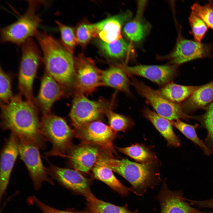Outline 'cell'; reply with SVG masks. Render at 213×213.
I'll return each mask as SVG.
<instances>
[{
    "mask_svg": "<svg viewBox=\"0 0 213 213\" xmlns=\"http://www.w3.org/2000/svg\"><path fill=\"white\" fill-rule=\"evenodd\" d=\"M76 33L78 43L83 47L92 38L97 36L94 24L87 23L80 24L77 28Z\"/></svg>",
    "mask_w": 213,
    "mask_h": 213,
    "instance_id": "33",
    "label": "cell"
},
{
    "mask_svg": "<svg viewBox=\"0 0 213 213\" xmlns=\"http://www.w3.org/2000/svg\"><path fill=\"white\" fill-rule=\"evenodd\" d=\"M200 121L203 127L207 131L205 144L213 153V102L208 107Z\"/></svg>",
    "mask_w": 213,
    "mask_h": 213,
    "instance_id": "34",
    "label": "cell"
},
{
    "mask_svg": "<svg viewBox=\"0 0 213 213\" xmlns=\"http://www.w3.org/2000/svg\"><path fill=\"white\" fill-rule=\"evenodd\" d=\"M149 28V25L143 21L138 17L125 25L124 32L130 40L138 42L141 40L145 36Z\"/></svg>",
    "mask_w": 213,
    "mask_h": 213,
    "instance_id": "29",
    "label": "cell"
},
{
    "mask_svg": "<svg viewBox=\"0 0 213 213\" xmlns=\"http://www.w3.org/2000/svg\"><path fill=\"white\" fill-rule=\"evenodd\" d=\"M99 154L98 149L94 146L84 145L76 147L69 156L75 168L81 172H88L95 165Z\"/></svg>",
    "mask_w": 213,
    "mask_h": 213,
    "instance_id": "19",
    "label": "cell"
},
{
    "mask_svg": "<svg viewBox=\"0 0 213 213\" xmlns=\"http://www.w3.org/2000/svg\"><path fill=\"white\" fill-rule=\"evenodd\" d=\"M188 20L191 27V33L194 40L201 43L202 40L206 33L208 27L201 18L192 11Z\"/></svg>",
    "mask_w": 213,
    "mask_h": 213,
    "instance_id": "32",
    "label": "cell"
},
{
    "mask_svg": "<svg viewBox=\"0 0 213 213\" xmlns=\"http://www.w3.org/2000/svg\"><path fill=\"white\" fill-rule=\"evenodd\" d=\"M131 83L137 92L144 97L159 115L170 121L180 118L187 120L192 117L186 114L183 108L162 96L142 82L132 78Z\"/></svg>",
    "mask_w": 213,
    "mask_h": 213,
    "instance_id": "8",
    "label": "cell"
},
{
    "mask_svg": "<svg viewBox=\"0 0 213 213\" xmlns=\"http://www.w3.org/2000/svg\"><path fill=\"white\" fill-rule=\"evenodd\" d=\"M62 87L50 75L46 72L41 80L40 90L35 99V104L43 115L50 113L54 103L64 95Z\"/></svg>",
    "mask_w": 213,
    "mask_h": 213,
    "instance_id": "16",
    "label": "cell"
},
{
    "mask_svg": "<svg viewBox=\"0 0 213 213\" xmlns=\"http://www.w3.org/2000/svg\"><path fill=\"white\" fill-rule=\"evenodd\" d=\"M143 112L145 117L164 137L169 145L175 147L180 146V140L175 133L170 120L148 108H145Z\"/></svg>",
    "mask_w": 213,
    "mask_h": 213,
    "instance_id": "20",
    "label": "cell"
},
{
    "mask_svg": "<svg viewBox=\"0 0 213 213\" xmlns=\"http://www.w3.org/2000/svg\"><path fill=\"white\" fill-rule=\"evenodd\" d=\"M102 100L94 101L84 95L76 93L69 114L72 123L78 129L83 125L95 121L110 108Z\"/></svg>",
    "mask_w": 213,
    "mask_h": 213,
    "instance_id": "10",
    "label": "cell"
},
{
    "mask_svg": "<svg viewBox=\"0 0 213 213\" xmlns=\"http://www.w3.org/2000/svg\"><path fill=\"white\" fill-rule=\"evenodd\" d=\"M172 125L179 130L186 138L199 147L204 154L210 155L211 150L198 136L196 129L197 125H191L181 121L179 119L170 121Z\"/></svg>",
    "mask_w": 213,
    "mask_h": 213,
    "instance_id": "26",
    "label": "cell"
},
{
    "mask_svg": "<svg viewBox=\"0 0 213 213\" xmlns=\"http://www.w3.org/2000/svg\"><path fill=\"white\" fill-rule=\"evenodd\" d=\"M123 69L112 67L102 71L103 85L113 88L128 94H130L129 81Z\"/></svg>",
    "mask_w": 213,
    "mask_h": 213,
    "instance_id": "23",
    "label": "cell"
},
{
    "mask_svg": "<svg viewBox=\"0 0 213 213\" xmlns=\"http://www.w3.org/2000/svg\"><path fill=\"white\" fill-rule=\"evenodd\" d=\"M28 6L24 14L16 21L0 30L1 39L3 42H11L22 45L27 40L35 36L42 22L37 11L40 1H28Z\"/></svg>",
    "mask_w": 213,
    "mask_h": 213,
    "instance_id": "4",
    "label": "cell"
},
{
    "mask_svg": "<svg viewBox=\"0 0 213 213\" xmlns=\"http://www.w3.org/2000/svg\"><path fill=\"white\" fill-rule=\"evenodd\" d=\"M190 205H196L201 208H208L213 209V197L211 199L201 201H194L186 199Z\"/></svg>",
    "mask_w": 213,
    "mask_h": 213,
    "instance_id": "38",
    "label": "cell"
},
{
    "mask_svg": "<svg viewBox=\"0 0 213 213\" xmlns=\"http://www.w3.org/2000/svg\"><path fill=\"white\" fill-rule=\"evenodd\" d=\"M42 134L52 145L45 153L47 156H64L70 147L73 133L66 121L51 113L43 116L41 120Z\"/></svg>",
    "mask_w": 213,
    "mask_h": 213,
    "instance_id": "5",
    "label": "cell"
},
{
    "mask_svg": "<svg viewBox=\"0 0 213 213\" xmlns=\"http://www.w3.org/2000/svg\"><path fill=\"white\" fill-rule=\"evenodd\" d=\"M79 136L88 143L99 146L110 153L114 152L113 142L116 133L103 122L95 120L78 128Z\"/></svg>",
    "mask_w": 213,
    "mask_h": 213,
    "instance_id": "13",
    "label": "cell"
},
{
    "mask_svg": "<svg viewBox=\"0 0 213 213\" xmlns=\"http://www.w3.org/2000/svg\"><path fill=\"white\" fill-rule=\"evenodd\" d=\"M213 46L183 38L179 33L175 47L168 56L171 62L180 64L199 59L211 57Z\"/></svg>",
    "mask_w": 213,
    "mask_h": 213,
    "instance_id": "11",
    "label": "cell"
},
{
    "mask_svg": "<svg viewBox=\"0 0 213 213\" xmlns=\"http://www.w3.org/2000/svg\"><path fill=\"white\" fill-rule=\"evenodd\" d=\"M213 101V80L200 86L183 104V109L191 111L204 107Z\"/></svg>",
    "mask_w": 213,
    "mask_h": 213,
    "instance_id": "22",
    "label": "cell"
},
{
    "mask_svg": "<svg viewBox=\"0 0 213 213\" xmlns=\"http://www.w3.org/2000/svg\"><path fill=\"white\" fill-rule=\"evenodd\" d=\"M91 213H139L129 210L127 206H119L96 198L94 196L86 199Z\"/></svg>",
    "mask_w": 213,
    "mask_h": 213,
    "instance_id": "25",
    "label": "cell"
},
{
    "mask_svg": "<svg viewBox=\"0 0 213 213\" xmlns=\"http://www.w3.org/2000/svg\"><path fill=\"white\" fill-rule=\"evenodd\" d=\"M191 8L192 11L201 18L208 27L213 30V5L212 2L204 5L195 3Z\"/></svg>",
    "mask_w": 213,
    "mask_h": 213,
    "instance_id": "35",
    "label": "cell"
},
{
    "mask_svg": "<svg viewBox=\"0 0 213 213\" xmlns=\"http://www.w3.org/2000/svg\"><path fill=\"white\" fill-rule=\"evenodd\" d=\"M130 12L117 15L94 24L97 36L107 43L122 38L121 30L123 23L131 17Z\"/></svg>",
    "mask_w": 213,
    "mask_h": 213,
    "instance_id": "18",
    "label": "cell"
},
{
    "mask_svg": "<svg viewBox=\"0 0 213 213\" xmlns=\"http://www.w3.org/2000/svg\"><path fill=\"white\" fill-rule=\"evenodd\" d=\"M33 198L35 203L43 213H84L57 209L46 204L35 196H33Z\"/></svg>",
    "mask_w": 213,
    "mask_h": 213,
    "instance_id": "37",
    "label": "cell"
},
{
    "mask_svg": "<svg viewBox=\"0 0 213 213\" xmlns=\"http://www.w3.org/2000/svg\"><path fill=\"white\" fill-rule=\"evenodd\" d=\"M19 155L18 138L11 133L5 140L1 153L0 198L5 194L15 162Z\"/></svg>",
    "mask_w": 213,
    "mask_h": 213,
    "instance_id": "14",
    "label": "cell"
},
{
    "mask_svg": "<svg viewBox=\"0 0 213 213\" xmlns=\"http://www.w3.org/2000/svg\"><path fill=\"white\" fill-rule=\"evenodd\" d=\"M122 68L128 74L141 76L159 85L168 83L175 76V66L169 65H139L124 66Z\"/></svg>",
    "mask_w": 213,
    "mask_h": 213,
    "instance_id": "17",
    "label": "cell"
},
{
    "mask_svg": "<svg viewBox=\"0 0 213 213\" xmlns=\"http://www.w3.org/2000/svg\"><path fill=\"white\" fill-rule=\"evenodd\" d=\"M108 118L109 126L115 133L125 132L133 125L132 122L128 117L113 112L109 109L105 114Z\"/></svg>",
    "mask_w": 213,
    "mask_h": 213,
    "instance_id": "30",
    "label": "cell"
},
{
    "mask_svg": "<svg viewBox=\"0 0 213 213\" xmlns=\"http://www.w3.org/2000/svg\"><path fill=\"white\" fill-rule=\"evenodd\" d=\"M35 36L42 52L46 72L54 79L65 92L74 87L75 64L72 54L45 31L38 30Z\"/></svg>",
    "mask_w": 213,
    "mask_h": 213,
    "instance_id": "2",
    "label": "cell"
},
{
    "mask_svg": "<svg viewBox=\"0 0 213 213\" xmlns=\"http://www.w3.org/2000/svg\"><path fill=\"white\" fill-rule=\"evenodd\" d=\"M1 126L20 139L31 143L40 149L46 148L41 132V120L35 104L24 100L20 95L14 96L7 103H1Z\"/></svg>",
    "mask_w": 213,
    "mask_h": 213,
    "instance_id": "1",
    "label": "cell"
},
{
    "mask_svg": "<svg viewBox=\"0 0 213 213\" xmlns=\"http://www.w3.org/2000/svg\"><path fill=\"white\" fill-rule=\"evenodd\" d=\"M96 179L104 183L121 195L127 196L131 191L130 188L125 186L118 180L109 167L98 161L93 170Z\"/></svg>",
    "mask_w": 213,
    "mask_h": 213,
    "instance_id": "21",
    "label": "cell"
},
{
    "mask_svg": "<svg viewBox=\"0 0 213 213\" xmlns=\"http://www.w3.org/2000/svg\"><path fill=\"white\" fill-rule=\"evenodd\" d=\"M156 199L160 202L161 213H213L201 211L191 207L180 191H173L163 184Z\"/></svg>",
    "mask_w": 213,
    "mask_h": 213,
    "instance_id": "15",
    "label": "cell"
},
{
    "mask_svg": "<svg viewBox=\"0 0 213 213\" xmlns=\"http://www.w3.org/2000/svg\"><path fill=\"white\" fill-rule=\"evenodd\" d=\"M56 22L59 30L62 45L72 54L78 43L73 29L57 20L56 21Z\"/></svg>",
    "mask_w": 213,
    "mask_h": 213,
    "instance_id": "31",
    "label": "cell"
},
{
    "mask_svg": "<svg viewBox=\"0 0 213 213\" xmlns=\"http://www.w3.org/2000/svg\"><path fill=\"white\" fill-rule=\"evenodd\" d=\"M99 45L104 54L115 59L124 57L130 49V45L122 38L109 43L100 40L99 42Z\"/></svg>",
    "mask_w": 213,
    "mask_h": 213,
    "instance_id": "28",
    "label": "cell"
},
{
    "mask_svg": "<svg viewBox=\"0 0 213 213\" xmlns=\"http://www.w3.org/2000/svg\"><path fill=\"white\" fill-rule=\"evenodd\" d=\"M18 149L20 158L26 167L35 190L40 189L44 182L54 184L49 175L48 169L43 164L40 149L38 147L31 143L18 138Z\"/></svg>",
    "mask_w": 213,
    "mask_h": 213,
    "instance_id": "7",
    "label": "cell"
},
{
    "mask_svg": "<svg viewBox=\"0 0 213 213\" xmlns=\"http://www.w3.org/2000/svg\"><path fill=\"white\" fill-rule=\"evenodd\" d=\"M14 96L12 89L11 79L9 75L0 69V98L2 103H8Z\"/></svg>",
    "mask_w": 213,
    "mask_h": 213,
    "instance_id": "36",
    "label": "cell"
},
{
    "mask_svg": "<svg viewBox=\"0 0 213 213\" xmlns=\"http://www.w3.org/2000/svg\"><path fill=\"white\" fill-rule=\"evenodd\" d=\"M119 151L143 164H151L156 159L146 148L139 144L123 148H117Z\"/></svg>",
    "mask_w": 213,
    "mask_h": 213,
    "instance_id": "27",
    "label": "cell"
},
{
    "mask_svg": "<svg viewBox=\"0 0 213 213\" xmlns=\"http://www.w3.org/2000/svg\"><path fill=\"white\" fill-rule=\"evenodd\" d=\"M98 161L125 178L131 185V191L138 196L142 195L149 188H154L160 181L159 175L155 172L151 164L109 157L102 158Z\"/></svg>",
    "mask_w": 213,
    "mask_h": 213,
    "instance_id": "3",
    "label": "cell"
},
{
    "mask_svg": "<svg viewBox=\"0 0 213 213\" xmlns=\"http://www.w3.org/2000/svg\"><path fill=\"white\" fill-rule=\"evenodd\" d=\"M49 175L64 187L83 196L87 199L94 196L88 180L76 170L62 168L49 163Z\"/></svg>",
    "mask_w": 213,
    "mask_h": 213,
    "instance_id": "12",
    "label": "cell"
},
{
    "mask_svg": "<svg viewBox=\"0 0 213 213\" xmlns=\"http://www.w3.org/2000/svg\"><path fill=\"white\" fill-rule=\"evenodd\" d=\"M200 86H185L170 83H167L159 91L164 97L175 103L188 99Z\"/></svg>",
    "mask_w": 213,
    "mask_h": 213,
    "instance_id": "24",
    "label": "cell"
},
{
    "mask_svg": "<svg viewBox=\"0 0 213 213\" xmlns=\"http://www.w3.org/2000/svg\"><path fill=\"white\" fill-rule=\"evenodd\" d=\"M75 81L76 92L91 94L99 87L103 85L102 71L98 68L91 58L80 54L75 58Z\"/></svg>",
    "mask_w": 213,
    "mask_h": 213,
    "instance_id": "9",
    "label": "cell"
},
{
    "mask_svg": "<svg viewBox=\"0 0 213 213\" xmlns=\"http://www.w3.org/2000/svg\"><path fill=\"white\" fill-rule=\"evenodd\" d=\"M22 46V56L18 75L20 92L26 100L35 104L33 85L43 56L33 37L27 40Z\"/></svg>",
    "mask_w": 213,
    "mask_h": 213,
    "instance_id": "6",
    "label": "cell"
}]
</instances>
